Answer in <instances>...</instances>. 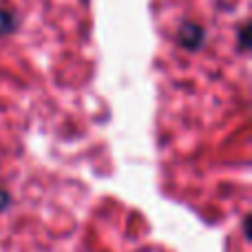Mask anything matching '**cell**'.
Segmentation results:
<instances>
[{"mask_svg":"<svg viewBox=\"0 0 252 252\" xmlns=\"http://www.w3.org/2000/svg\"><path fill=\"white\" fill-rule=\"evenodd\" d=\"M177 38H179V44H184L186 49L195 51V49H199L201 42H204V29H201L199 25H195V22H184L177 31Z\"/></svg>","mask_w":252,"mask_h":252,"instance_id":"6da1fadb","label":"cell"},{"mask_svg":"<svg viewBox=\"0 0 252 252\" xmlns=\"http://www.w3.org/2000/svg\"><path fill=\"white\" fill-rule=\"evenodd\" d=\"M18 27V18L13 11L9 9H0V35H7V33H13Z\"/></svg>","mask_w":252,"mask_h":252,"instance_id":"7a4b0ae2","label":"cell"},{"mask_svg":"<svg viewBox=\"0 0 252 252\" xmlns=\"http://www.w3.org/2000/svg\"><path fill=\"white\" fill-rule=\"evenodd\" d=\"M9 201H11V197H9V192L0 188V210H4V208H7V206H9Z\"/></svg>","mask_w":252,"mask_h":252,"instance_id":"3957f363","label":"cell"}]
</instances>
